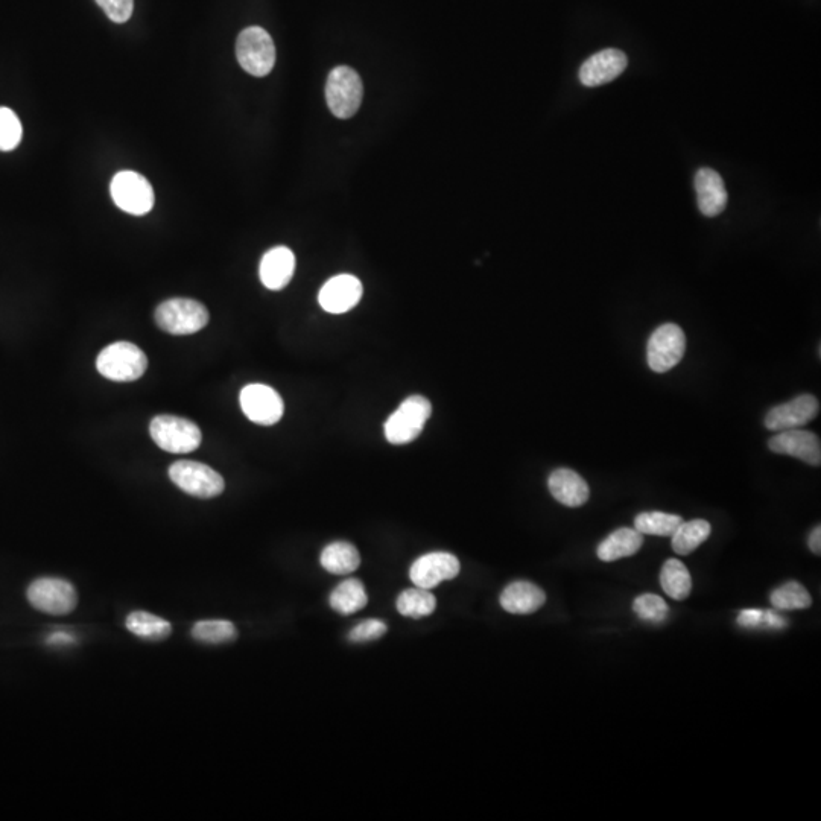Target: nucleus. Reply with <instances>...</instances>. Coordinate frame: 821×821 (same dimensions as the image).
<instances>
[{
    "mask_svg": "<svg viewBox=\"0 0 821 821\" xmlns=\"http://www.w3.org/2000/svg\"><path fill=\"white\" fill-rule=\"evenodd\" d=\"M768 447L774 454L799 458L809 466L818 467L821 464L820 438L803 428L780 431L770 438Z\"/></svg>",
    "mask_w": 821,
    "mask_h": 821,
    "instance_id": "4468645a",
    "label": "nucleus"
},
{
    "mask_svg": "<svg viewBox=\"0 0 821 821\" xmlns=\"http://www.w3.org/2000/svg\"><path fill=\"white\" fill-rule=\"evenodd\" d=\"M663 592L676 601H685L692 590V578L685 563L677 558H669L660 572Z\"/></svg>",
    "mask_w": 821,
    "mask_h": 821,
    "instance_id": "b1692460",
    "label": "nucleus"
},
{
    "mask_svg": "<svg viewBox=\"0 0 821 821\" xmlns=\"http://www.w3.org/2000/svg\"><path fill=\"white\" fill-rule=\"evenodd\" d=\"M627 55L618 49H604L584 61L580 69V81L586 87H598L612 83L627 67Z\"/></svg>",
    "mask_w": 821,
    "mask_h": 821,
    "instance_id": "dca6fc26",
    "label": "nucleus"
},
{
    "mask_svg": "<svg viewBox=\"0 0 821 821\" xmlns=\"http://www.w3.org/2000/svg\"><path fill=\"white\" fill-rule=\"evenodd\" d=\"M682 522V516L679 514L644 511L634 519V528L645 536L671 537Z\"/></svg>",
    "mask_w": 821,
    "mask_h": 821,
    "instance_id": "cd10ccee",
    "label": "nucleus"
},
{
    "mask_svg": "<svg viewBox=\"0 0 821 821\" xmlns=\"http://www.w3.org/2000/svg\"><path fill=\"white\" fill-rule=\"evenodd\" d=\"M295 256L288 247H274L260 260V280L265 288L280 291L294 276Z\"/></svg>",
    "mask_w": 821,
    "mask_h": 821,
    "instance_id": "a211bd4d",
    "label": "nucleus"
},
{
    "mask_svg": "<svg viewBox=\"0 0 821 821\" xmlns=\"http://www.w3.org/2000/svg\"><path fill=\"white\" fill-rule=\"evenodd\" d=\"M686 350V337L682 327L674 323L662 324L651 333L647 346L648 365L654 373H666L676 367Z\"/></svg>",
    "mask_w": 821,
    "mask_h": 821,
    "instance_id": "9d476101",
    "label": "nucleus"
},
{
    "mask_svg": "<svg viewBox=\"0 0 821 821\" xmlns=\"http://www.w3.org/2000/svg\"><path fill=\"white\" fill-rule=\"evenodd\" d=\"M321 566L333 575H347L361 565L358 549L349 542H333L321 552Z\"/></svg>",
    "mask_w": 821,
    "mask_h": 821,
    "instance_id": "4be33fe9",
    "label": "nucleus"
},
{
    "mask_svg": "<svg viewBox=\"0 0 821 821\" xmlns=\"http://www.w3.org/2000/svg\"><path fill=\"white\" fill-rule=\"evenodd\" d=\"M169 478L178 489L198 499L216 498L226 489L224 478L198 461H177L169 467Z\"/></svg>",
    "mask_w": 821,
    "mask_h": 821,
    "instance_id": "0eeeda50",
    "label": "nucleus"
},
{
    "mask_svg": "<svg viewBox=\"0 0 821 821\" xmlns=\"http://www.w3.org/2000/svg\"><path fill=\"white\" fill-rule=\"evenodd\" d=\"M110 20L125 23L133 16L134 0H96Z\"/></svg>",
    "mask_w": 821,
    "mask_h": 821,
    "instance_id": "72a5a7b5",
    "label": "nucleus"
},
{
    "mask_svg": "<svg viewBox=\"0 0 821 821\" xmlns=\"http://www.w3.org/2000/svg\"><path fill=\"white\" fill-rule=\"evenodd\" d=\"M809 549L814 552L815 555L821 554V528L815 527L812 530L811 536H809Z\"/></svg>",
    "mask_w": 821,
    "mask_h": 821,
    "instance_id": "4c0bfd02",
    "label": "nucleus"
},
{
    "mask_svg": "<svg viewBox=\"0 0 821 821\" xmlns=\"http://www.w3.org/2000/svg\"><path fill=\"white\" fill-rule=\"evenodd\" d=\"M633 612L647 622H663L669 615L668 604L663 598L654 595V593H644L638 596L633 603Z\"/></svg>",
    "mask_w": 821,
    "mask_h": 821,
    "instance_id": "7c9ffc66",
    "label": "nucleus"
},
{
    "mask_svg": "<svg viewBox=\"0 0 821 821\" xmlns=\"http://www.w3.org/2000/svg\"><path fill=\"white\" fill-rule=\"evenodd\" d=\"M820 413V402L812 394H800L790 402L774 406L765 416V428L780 432L803 428Z\"/></svg>",
    "mask_w": 821,
    "mask_h": 821,
    "instance_id": "ddd939ff",
    "label": "nucleus"
},
{
    "mask_svg": "<svg viewBox=\"0 0 821 821\" xmlns=\"http://www.w3.org/2000/svg\"><path fill=\"white\" fill-rule=\"evenodd\" d=\"M432 414L426 397L409 396L385 422V438L391 444H408L416 440Z\"/></svg>",
    "mask_w": 821,
    "mask_h": 821,
    "instance_id": "423d86ee",
    "label": "nucleus"
},
{
    "mask_svg": "<svg viewBox=\"0 0 821 821\" xmlns=\"http://www.w3.org/2000/svg\"><path fill=\"white\" fill-rule=\"evenodd\" d=\"M364 86L361 77L352 67L338 66L329 73L326 99L333 116L350 119L361 107Z\"/></svg>",
    "mask_w": 821,
    "mask_h": 821,
    "instance_id": "39448f33",
    "label": "nucleus"
},
{
    "mask_svg": "<svg viewBox=\"0 0 821 821\" xmlns=\"http://www.w3.org/2000/svg\"><path fill=\"white\" fill-rule=\"evenodd\" d=\"M397 612L406 618L420 619L432 615L437 607L435 596L428 589L416 587V589L403 590L397 596Z\"/></svg>",
    "mask_w": 821,
    "mask_h": 821,
    "instance_id": "bb28decb",
    "label": "nucleus"
},
{
    "mask_svg": "<svg viewBox=\"0 0 821 821\" xmlns=\"http://www.w3.org/2000/svg\"><path fill=\"white\" fill-rule=\"evenodd\" d=\"M364 288L352 274H340L324 283L318 294L321 308L329 314H346L361 302Z\"/></svg>",
    "mask_w": 821,
    "mask_h": 821,
    "instance_id": "2eb2a0df",
    "label": "nucleus"
},
{
    "mask_svg": "<svg viewBox=\"0 0 821 821\" xmlns=\"http://www.w3.org/2000/svg\"><path fill=\"white\" fill-rule=\"evenodd\" d=\"M239 402L247 419L256 425H276L285 411L280 394L264 384H250L242 388Z\"/></svg>",
    "mask_w": 821,
    "mask_h": 821,
    "instance_id": "9b49d317",
    "label": "nucleus"
},
{
    "mask_svg": "<svg viewBox=\"0 0 821 821\" xmlns=\"http://www.w3.org/2000/svg\"><path fill=\"white\" fill-rule=\"evenodd\" d=\"M192 638L201 644H230L238 638V630L230 621L224 619H207L192 627Z\"/></svg>",
    "mask_w": 821,
    "mask_h": 821,
    "instance_id": "c85d7f7f",
    "label": "nucleus"
},
{
    "mask_svg": "<svg viewBox=\"0 0 821 821\" xmlns=\"http://www.w3.org/2000/svg\"><path fill=\"white\" fill-rule=\"evenodd\" d=\"M148 358L136 344L118 341L99 353L96 368L104 378L115 382H133L142 378Z\"/></svg>",
    "mask_w": 821,
    "mask_h": 821,
    "instance_id": "f03ea898",
    "label": "nucleus"
},
{
    "mask_svg": "<svg viewBox=\"0 0 821 821\" xmlns=\"http://www.w3.org/2000/svg\"><path fill=\"white\" fill-rule=\"evenodd\" d=\"M29 603L48 615L64 616L77 609L78 593L72 583L61 578H39L28 587Z\"/></svg>",
    "mask_w": 821,
    "mask_h": 821,
    "instance_id": "6e6552de",
    "label": "nucleus"
},
{
    "mask_svg": "<svg viewBox=\"0 0 821 821\" xmlns=\"http://www.w3.org/2000/svg\"><path fill=\"white\" fill-rule=\"evenodd\" d=\"M329 603L330 607L341 615H352V613L359 612L368 603L364 584L356 578L343 581L330 593Z\"/></svg>",
    "mask_w": 821,
    "mask_h": 821,
    "instance_id": "5701e85b",
    "label": "nucleus"
},
{
    "mask_svg": "<svg viewBox=\"0 0 821 821\" xmlns=\"http://www.w3.org/2000/svg\"><path fill=\"white\" fill-rule=\"evenodd\" d=\"M157 326L169 335H192L209 323V311L192 298H171L157 306L154 314Z\"/></svg>",
    "mask_w": 821,
    "mask_h": 821,
    "instance_id": "f257e3e1",
    "label": "nucleus"
},
{
    "mask_svg": "<svg viewBox=\"0 0 821 821\" xmlns=\"http://www.w3.org/2000/svg\"><path fill=\"white\" fill-rule=\"evenodd\" d=\"M548 489L555 501L566 507H581L589 501V485L575 470H554L548 479Z\"/></svg>",
    "mask_w": 821,
    "mask_h": 821,
    "instance_id": "6ab92c4d",
    "label": "nucleus"
},
{
    "mask_svg": "<svg viewBox=\"0 0 821 821\" xmlns=\"http://www.w3.org/2000/svg\"><path fill=\"white\" fill-rule=\"evenodd\" d=\"M46 642L48 645H72L77 642V639L73 638L72 634L58 631V633L51 634Z\"/></svg>",
    "mask_w": 821,
    "mask_h": 821,
    "instance_id": "e433bc0d",
    "label": "nucleus"
},
{
    "mask_svg": "<svg viewBox=\"0 0 821 821\" xmlns=\"http://www.w3.org/2000/svg\"><path fill=\"white\" fill-rule=\"evenodd\" d=\"M502 609L513 615H531L546 603V593L530 581H514L499 598Z\"/></svg>",
    "mask_w": 821,
    "mask_h": 821,
    "instance_id": "aec40b11",
    "label": "nucleus"
},
{
    "mask_svg": "<svg viewBox=\"0 0 821 821\" xmlns=\"http://www.w3.org/2000/svg\"><path fill=\"white\" fill-rule=\"evenodd\" d=\"M711 524L707 520L694 519L689 522H682L677 528L676 533L673 534L674 552L679 555H689L694 552L701 543L706 542L711 536Z\"/></svg>",
    "mask_w": 821,
    "mask_h": 821,
    "instance_id": "a878e982",
    "label": "nucleus"
},
{
    "mask_svg": "<svg viewBox=\"0 0 821 821\" xmlns=\"http://www.w3.org/2000/svg\"><path fill=\"white\" fill-rule=\"evenodd\" d=\"M236 57L245 72L253 77H267L276 64V46L264 28L250 26L239 34Z\"/></svg>",
    "mask_w": 821,
    "mask_h": 821,
    "instance_id": "20e7f679",
    "label": "nucleus"
},
{
    "mask_svg": "<svg viewBox=\"0 0 821 821\" xmlns=\"http://www.w3.org/2000/svg\"><path fill=\"white\" fill-rule=\"evenodd\" d=\"M22 140V124L10 108L0 107V151H13Z\"/></svg>",
    "mask_w": 821,
    "mask_h": 821,
    "instance_id": "2f4dec72",
    "label": "nucleus"
},
{
    "mask_svg": "<svg viewBox=\"0 0 821 821\" xmlns=\"http://www.w3.org/2000/svg\"><path fill=\"white\" fill-rule=\"evenodd\" d=\"M125 625L130 633L145 641H165L172 633V625L169 621L148 612L131 613Z\"/></svg>",
    "mask_w": 821,
    "mask_h": 821,
    "instance_id": "393cba45",
    "label": "nucleus"
},
{
    "mask_svg": "<svg viewBox=\"0 0 821 821\" xmlns=\"http://www.w3.org/2000/svg\"><path fill=\"white\" fill-rule=\"evenodd\" d=\"M149 434L154 443L169 454L197 451L203 441L201 429L194 422L169 414L154 417L149 425Z\"/></svg>",
    "mask_w": 821,
    "mask_h": 821,
    "instance_id": "7ed1b4c3",
    "label": "nucleus"
},
{
    "mask_svg": "<svg viewBox=\"0 0 821 821\" xmlns=\"http://www.w3.org/2000/svg\"><path fill=\"white\" fill-rule=\"evenodd\" d=\"M695 192L698 209L707 218H715L724 212L729 201L723 178L711 168L698 169L695 174Z\"/></svg>",
    "mask_w": 821,
    "mask_h": 821,
    "instance_id": "f3484780",
    "label": "nucleus"
},
{
    "mask_svg": "<svg viewBox=\"0 0 821 821\" xmlns=\"http://www.w3.org/2000/svg\"><path fill=\"white\" fill-rule=\"evenodd\" d=\"M387 630V624L382 622L381 619H367V621L361 622L350 631L349 639L355 644L378 641L387 633Z\"/></svg>",
    "mask_w": 821,
    "mask_h": 821,
    "instance_id": "473e14b6",
    "label": "nucleus"
},
{
    "mask_svg": "<svg viewBox=\"0 0 821 821\" xmlns=\"http://www.w3.org/2000/svg\"><path fill=\"white\" fill-rule=\"evenodd\" d=\"M770 601L776 610H805L811 607L812 596L802 584L788 581L771 592Z\"/></svg>",
    "mask_w": 821,
    "mask_h": 821,
    "instance_id": "c756f323",
    "label": "nucleus"
},
{
    "mask_svg": "<svg viewBox=\"0 0 821 821\" xmlns=\"http://www.w3.org/2000/svg\"><path fill=\"white\" fill-rule=\"evenodd\" d=\"M765 612L759 609L742 610L738 616V624L744 628H758L764 625Z\"/></svg>",
    "mask_w": 821,
    "mask_h": 821,
    "instance_id": "f704fd0d",
    "label": "nucleus"
},
{
    "mask_svg": "<svg viewBox=\"0 0 821 821\" xmlns=\"http://www.w3.org/2000/svg\"><path fill=\"white\" fill-rule=\"evenodd\" d=\"M460 571V560L451 552H429L413 563L409 578L417 587L431 590L443 581L454 580Z\"/></svg>",
    "mask_w": 821,
    "mask_h": 821,
    "instance_id": "f8f14e48",
    "label": "nucleus"
},
{
    "mask_svg": "<svg viewBox=\"0 0 821 821\" xmlns=\"http://www.w3.org/2000/svg\"><path fill=\"white\" fill-rule=\"evenodd\" d=\"M787 625V619L780 616L779 613L774 612V610H767V612H765L764 627L783 628L787 627Z\"/></svg>",
    "mask_w": 821,
    "mask_h": 821,
    "instance_id": "c9c22d12",
    "label": "nucleus"
},
{
    "mask_svg": "<svg viewBox=\"0 0 821 821\" xmlns=\"http://www.w3.org/2000/svg\"><path fill=\"white\" fill-rule=\"evenodd\" d=\"M644 545V534L636 528H619L607 536L596 548L601 562L612 563L621 558L631 557Z\"/></svg>",
    "mask_w": 821,
    "mask_h": 821,
    "instance_id": "412c9836",
    "label": "nucleus"
},
{
    "mask_svg": "<svg viewBox=\"0 0 821 821\" xmlns=\"http://www.w3.org/2000/svg\"><path fill=\"white\" fill-rule=\"evenodd\" d=\"M111 198L116 206L134 216L146 215L154 207L153 186L134 171L116 174L110 184Z\"/></svg>",
    "mask_w": 821,
    "mask_h": 821,
    "instance_id": "1a4fd4ad",
    "label": "nucleus"
}]
</instances>
